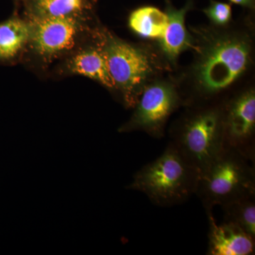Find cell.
I'll list each match as a JSON object with an SVG mask.
<instances>
[{
	"instance_id": "9a60e30c",
	"label": "cell",
	"mask_w": 255,
	"mask_h": 255,
	"mask_svg": "<svg viewBox=\"0 0 255 255\" xmlns=\"http://www.w3.org/2000/svg\"><path fill=\"white\" fill-rule=\"evenodd\" d=\"M224 221L237 225L255 238V196L245 198L222 206Z\"/></svg>"
},
{
	"instance_id": "5b68a950",
	"label": "cell",
	"mask_w": 255,
	"mask_h": 255,
	"mask_svg": "<svg viewBox=\"0 0 255 255\" xmlns=\"http://www.w3.org/2000/svg\"><path fill=\"white\" fill-rule=\"evenodd\" d=\"M109 71L124 105L133 108L146 85L159 70L155 55L145 48L134 46L111 34L101 41Z\"/></svg>"
},
{
	"instance_id": "277c9868",
	"label": "cell",
	"mask_w": 255,
	"mask_h": 255,
	"mask_svg": "<svg viewBox=\"0 0 255 255\" xmlns=\"http://www.w3.org/2000/svg\"><path fill=\"white\" fill-rule=\"evenodd\" d=\"M255 166L236 151L223 149L200 174L196 195L206 212L240 199L255 196Z\"/></svg>"
},
{
	"instance_id": "e0dca14e",
	"label": "cell",
	"mask_w": 255,
	"mask_h": 255,
	"mask_svg": "<svg viewBox=\"0 0 255 255\" xmlns=\"http://www.w3.org/2000/svg\"><path fill=\"white\" fill-rule=\"evenodd\" d=\"M229 1L234 4L241 5L245 7L251 8V9H253L255 6V0H229Z\"/></svg>"
},
{
	"instance_id": "4fadbf2b",
	"label": "cell",
	"mask_w": 255,
	"mask_h": 255,
	"mask_svg": "<svg viewBox=\"0 0 255 255\" xmlns=\"http://www.w3.org/2000/svg\"><path fill=\"white\" fill-rule=\"evenodd\" d=\"M167 21L166 13L154 6H143L132 11L128 25L134 33L142 38L159 39L165 31Z\"/></svg>"
},
{
	"instance_id": "8992f818",
	"label": "cell",
	"mask_w": 255,
	"mask_h": 255,
	"mask_svg": "<svg viewBox=\"0 0 255 255\" xmlns=\"http://www.w3.org/2000/svg\"><path fill=\"white\" fill-rule=\"evenodd\" d=\"M182 104V97L173 83L152 80L144 88L131 117L120 127L119 132L142 131L162 138L167 121Z\"/></svg>"
},
{
	"instance_id": "5bb4252c",
	"label": "cell",
	"mask_w": 255,
	"mask_h": 255,
	"mask_svg": "<svg viewBox=\"0 0 255 255\" xmlns=\"http://www.w3.org/2000/svg\"><path fill=\"white\" fill-rule=\"evenodd\" d=\"M86 7V0H34L32 16H80Z\"/></svg>"
},
{
	"instance_id": "30bf717a",
	"label": "cell",
	"mask_w": 255,
	"mask_h": 255,
	"mask_svg": "<svg viewBox=\"0 0 255 255\" xmlns=\"http://www.w3.org/2000/svg\"><path fill=\"white\" fill-rule=\"evenodd\" d=\"M192 7V2L188 1L182 9H177L167 1L166 14L167 28L163 36L159 40L162 56L167 63L174 65L183 52L194 48V37L186 27L185 18L188 11Z\"/></svg>"
},
{
	"instance_id": "52a82bcc",
	"label": "cell",
	"mask_w": 255,
	"mask_h": 255,
	"mask_svg": "<svg viewBox=\"0 0 255 255\" xmlns=\"http://www.w3.org/2000/svg\"><path fill=\"white\" fill-rule=\"evenodd\" d=\"M224 149L239 152L255 162V91L238 94L222 103Z\"/></svg>"
},
{
	"instance_id": "9c48e42d",
	"label": "cell",
	"mask_w": 255,
	"mask_h": 255,
	"mask_svg": "<svg viewBox=\"0 0 255 255\" xmlns=\"http://www.w3.org/2000/svg\"><path fill=\"white\" fill-rule=\"evenodd\" d=\"M209 220L208 255H252L255 254V238L234 223L223 221L218 224L213 211L206 212Z\"/></svg>"
},
{
	"instance_id": "8fae6325",
	"label": "cell",
	"mask_w": 255,
	"mask_h": 255,
	"mask_svg": "<svg viewBox=\"0 0 255 255\" xmlns=\"http://www.w3.org/2000/svg\"><path fill=\"white\" fill-rule=\"evenodd\" d=\"M68 70L70 73L92 79L109 90H114V82L101 42L98 46L89 47L74 55L69 60Z\"/></svg>"
},
{
	"instance_id": "7c38bea8",
	"label": "cell",
	"mask_w": 255,
	"mask_h": 255,
	"mask_svg": "<svg viewBox=\"0 0 255 255\" xmlns=\"http://www.w3.org/2000/svg\"><path fill=\"white\" fill-rule=\"evenodd\" d=\"M30 22L12 16L0 23V63L12 61L29 43Z\"/></svg>"
},
{
	"instance_id": "6da1fadb",
	"label": "cell",
	"mask_w": 255,
	"mask_h": 255,
	"mask_svg": "<svg viewBox=\"0 0 255 255\" xmlns=\"http://www.w3.org/2000/svg\"><path fill=\"white\" fill-rule=\"evenodd\" d=\"M195 60L191 75L198 100H212L233 86L252 61L253 46L246 33L206 28L193 30Z\"/></svg>"
},
{
	"instance_id": "2e32d148",
	"label": "cell",
	"mask_w": 255,
	"mask_h": 255,
	"mask_svg": "<svg viewBox=\"0 0 255 255\" xmlns=\"http://www.w3.org/2000/svg\"><path fill=\"white\" fill-rule=\"evenodd\" d=\"M204 14L215 26L223 27L232 18L231 6L227 3L211 0L209 6L204 10Z\"/></svg>"
},
{
	"instance_id": "7a4b0ae2",
	"label": "cell",
	"mask_w": 255,
	"mask_h": 255,
	"mask_svg": "<svg viewBox=\"0 0 255 255\" xmlns=\"http://www.w3.org/2000/svg\"><path fill=\"white\" fill-rule=\"evenodd\" d=\"M200 172L170 142L162 155L139 169L127 189L161 207L179 205L196 194Z\"/></svg>"
},
{
	"instance_id": "ba28073f",
	"label": "cell",
	"mask_w": 255,
	"mask_h": 255,
	"mask_svg": "<svg viewBox=\"0 0 255 255\" xmlns=\"http://www.w3.org/2000/svg\"><path fill=\"white\" fill-rule=\"evenodd\" d=\"M80 17L32 16L29 43L35 53L48 59L71 49L81 31Z\"/></svg>"
},
{
	"instance_id": "3957f363",
	"label": "cell",
	"mask_w": 255,
	"mask_h": 255,
	"mask_svg": "<svg viewBox=\"0 0 255 255\" xmlns=\"http://www.w3.org/2000/svg\"><path fill=\"white\" fill-rule=\"evenodd\" d=\"M170 136L169 142L201 174L224 149L222 104L188 112L172 127Z\"/></svg>"
}]
</instances>
